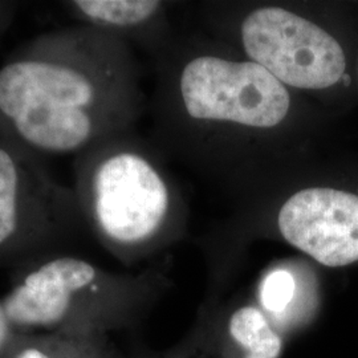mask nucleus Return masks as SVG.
I'll list each match as a JSON object with an SVG mask.
<instances>
[{
    "instance_id": "obj_2",
    "label": "nucleus",
    "mask_w": 358,
    "mask_h": 358,
    "mask_svg": "<svg viewBox=\"0 0 358 358\" xmlns=\"http://www.w3.org/2000/svg\"><path fill=\"white\" fill-rule=\"evenodd\" d=\"M150 278H122L78 256L53 252L16 267L1 297L17 332L105 334L129 329L152 304Z\"/></svg>"
},
{
    "instance_id": "obj_13",
    "label": "nucleus",
    "mask_w": 358,
    "mask_h": 358,
    "mask_svg": "<svg viewBox=\"0 0 358 358\" xmlns=\"http://www.w3.org/2000/svg\"><path fill=\"white\" fill-rule=\"evenodd\" d=\"M16 333L17 331L13 328V322L8 319L0 299V358L4 356L8 346L11 345Z\"/></svg>"
},
{
    "instance_id": "obj_12",
    "label": "nucleus",
    "mask_w": 358,
    "mask_h": 358,
    "mask_svg": "<svg viewBox=\"0 0 358 358\" xmlns=\"http://www.w3.org/2000/svg\"><path fill=\"white\" fill-rule=\"evenodd\" d=\"M214 313L201 315L177 344L138 358H213Z\"/></svg>"
},
{
    "instance_id": "obj_9",
    "label": "nucleus",
    "mask_w": 358,
    "mask_h": 358,
    "mask_svg": "<svg viewBox=\"0 0 358 358\" xmlns=\"http://www.w3.org/2000/svg\"><path fill=\"white\" fill-rule=\"evenodd\" d=\"M285 337L254 304L214 313L213 358H280Z\"/></svg>"
},
{
    "instance_id": "obj_8",
    "label": "nucleus",
    "mask_w": 358,
    "mask_h": 358,
    "mask_svg": "<svg viewBox=\"0 0 358 358\" xmlns=\"http://www.w3.org/2000/svg\"><path fill=\"white\" fill-rule=\"evenodd\" d=\"M257 307L287 337L309 327L317 316L319 285L309 272L299 278L291 269H273L260 284Z\"/></svg>"
},
{
    "instance_id": "obj_11",
    "label": "nucleus",
    "mask_w": 358,
    "mask_h": 358,
    "mask_svg": "<svg viewBox=\"0 0 358 358\" xmlns=\"http://www.w3.org/2000/svg\"><path fill=\"white\" fill-rule=\"evenodd\" d=\"M63 7L78 24L106 32L145 26L159 11L161 3L155 0H69L63 1Z\"/></svg>"
},
{
    "instance_id": "obj_14",
    "label": "nucleus",
    "mask_w": 358,
    "mask_h": 358,
    "mask_svg": "<svg viewBox=\"0 0 358 358\" xmlns=\"http://www.w3.org/2000/svg\"><path fill=\"white\" fill-rule=\"evenodd\" d=\"M16 10L17 3L0 1V36L11 26Z\"/></svg>"
},
{
    "instance_id": "obj_7",
    "label": "nucleus",
    "mask_w": 358,
    "mask_h": 358,
    "mask_svg": "<svg viewBox=\"0 0 358 358\" xmlns=\"http://www.w3.org/2000/svg\"><path fill=\"white\" fill-rule=\"evenodd\" d=\"M278 227L287 243L325 267L358 262V195L328 187L294 194L282 206Z\"/></svg>"
},
{
    "instance_id": "obj_1",
    "label": "nucleus",
    "mask_w": 358,
    "mask_h": 358,
    "mask_svg": "<svg viewBox=\"0 0 358 358\" xmlns=\"http://www.w3.org/2000/svg\"><path fill=\"white\" fill-rule=\"evenodd\" d=\"M118 48L85 24L17 47L0 66V140L38 157H75L103 140L120 103Z\"/></svg>"
},
{
    "instance_id": "obj_6",
    "label": "nucleus",
    "mask_w": 358,
    "mask_h": 358,
    "mask_svg": "<svg viewBox=\"0 0 358 358\" xmlns=\"http://www.w3.org/2000/svg\"><path fill=\"white\" fill-rule=\"evenodd\" d=\"M180 93L187 113L254 128L280 124L289 109L282 83L254 62L198 57L185 66Z\"/></svg>"
},
{
    "instance_id": "obj_10",
    "label": "nucleus",
    "mask_w": 358,
    "mask_h": 358,
    "mask_svg": "<svg viewBox=\"0 0 358 358\" xmlns=\"http://www.w3.org/2000/svg\"><path fill=\"white\" fill-rule=\"evenodd\" d=\"M1 358H121L109 336L17 332Z\"/></svg>"
},
{
    "instance_id": "obj_3",
    "label": "nucleus",
    "mask_w": 358,
    "mask_h": 358,
    "mask_svg": "<svg viewBox=\"0 0 358 358\" xmlns=\"http://www.w3.org/2000/svg\"><path fill=\"white\" fill-rule=\"evenodd\" d=\"M73 190L84 220L113 254L131 260L153 250L170 213V194L141 153L103 140L75 155Z\"/></svg>"
},
{
    "instance_id": "obj_5",
    "label": "nucleus",
    "mask_w": 358,
    "mask_h": 358,
    "mask_svg": "<svg viewBox=\"0 0 358 358\" xmlns=\"http://www.w3.org/2000/svg\"><path fill=\"white\" fill-rule=\"evenodd\" d=\"M242 38L254 63L294 88L325 90L345 73V55L337 40L287 10H256L244 20Z\"/></svg>"
},
{
    "instance_id": "obj_4",
    "label": "nucleus",
    "mask_w": 358,
    "mask_h": 358,
    "mask_svg": "<svg viewBox=\"0 0 358 358\" xmlns=\"http://www.w3.org/2000/svg\"><path fill=\"white\" fill-rule=\"evenodd\" d=\"M83 220L73 187L51 177L38 155L0 140V266L57 252Z\"/></svg>"
}]
</instances>
